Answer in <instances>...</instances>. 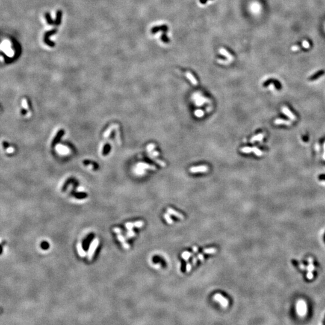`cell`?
Listing matches in <instances>:
<instances>
[{
	"label": "cell",
	"mask_w": 325,
	"mask_h": 325,
	"mask_svg": "<svg viewBox=\"0 0 325 325\" xmlns=\"http://www.w3.org/2000/svg\"><path fill=\"white\" fill-rule=\"evenodd\" d=\"M213 299L216 300V302L220 303L223 308H226L228 306V304H229L228 300L226 298H225V297L223 296L221 294H219V293H216V294H214V296H213Z\"/></svg>",
	"instance_id": "cell-1"
},
{
	"label": "cell",
	"mask_w": 325,
	"mask_h": 325,
	"mask_svg": "<svg viewBox=\"0 0 325 325\" xmlns=\"http://www.w3.org/2000/svg\"><path fill=\"white\" fill-rule=\"evenodd\" d=\"M208 170V168L206 166H199L198 167H192L190 169V172L191 173H204L206 172Z\"/></svg>",
	"instance_id": "cell-2"
},
{
	"label": "cell",
	"mask_w": 325,
	"mask_h": 325,
	"mask_svg": "<svg viewBox=\"0 0 325 325\" xmlns=\"http://www.w3.org/2000/svg\"><path fill=\"white\" fill-rule=\"evenodd\" d=\"M57 31V29H54V30H53L52 31H49V32H46V34H45V43H47L48 45H49V46H51V47H53L55 44H54V43H53V42H51V40H49L48 38H49V36H51V35H53V34L56 33Z\"/></svg>",
	"instance_id": "cell-3"
},
{
	"label": "cell",
	"mask_w": 325,
	"mask_h": 325,
	"mask_svg": "<svg viewBox=\"0 0 325 325\" xmlns=\"http://www.w3.org/2000/svg\"><path fill=\"white\" fill-rule=\"evenodd\" d=\"M160 30L162 31V32H167L168 30V27L167 25H161V26H157V27H154L152 28L151 30V32L152 34H155L156 32H158Z\"/></svg>",
	"instance_id": "cell-4"
},
{
	"label": "cell",
	"mask_w": 325,
	"mask_h": 325,
	"mask_svg": "<svg viewBox=\"0 0 325 325\" xmlns=\"http://www.w3.org/2000/svg\"><path fill=\"white\" fill-rule=\"evenodd\" d=\"M167 211H168V213H169L170 214H172V215L176 217L179 218V219H181V220L184 219V216L183 215V214H181V213H178V212H177V211H176L175 210H174L172 208H168V209H167Z\"/></svg>",
	"instance_id": "cell-5"
},
{
	"label": "cell",
	"mask_w": 325,
	"mask_h": 325,
	"mask_svg": "<svg viewBox=\"0 0 325 325\" xmlns=\"http://www.w3.org/2000/svg\"><path fill=\"white\" fill-rule=\"evenodd\" d=\"M282 111H283V113L285 114V115H287L288 117H289V118H290V119H291V120H296V117L294 116V114H292V113H291V111H290V110H289V109L287 107H282Z\"/></svg>",
	"instance_id": "cell-6"
},
{
	"label": "cell",
	"mask_w": 325,
	"mask_h": 325,
	"mask_svg": "<svg viewBox=\"0 0 325 325\" xmlns=\"http://www.w3.org/2000/svg\"><path fill=\"white\" fill-rule=\"evenodd\" d=\"M98 244V241L97 240H95V241L92 244L91 248H90L89 254V260H91L92 259V257L93 255V253L95 252V250L96 249V248L97 247Z\"/></svg>",
	"instance_id": "cell-7"
},
{
	"label": "cell",
	"mask_w": 325,
	"mask_h": 325,
	"mask_svg": "<svg viewBox=\"0 0 325 325\" xmlns=\"http://www.w3.org/2000/svg\"><path fill=\"white\" fill-rule=\"evenodd\" d=\"M325 74V71L324 70H320L319 71L317 72L316 73H315L314 74H313L310 78H309V80H311V81H313V80H317V78H320V76H321L322 75H323L324 74Z\"/></svg>",
	"instance_id": "cell-8"
},
{
	"label": "cell",
	"mask_w": 325,
	"mask_h": 325,
	"mask_svg": "<svg viewBox=\"0 0 325 325\" xmlns=\"http://www.w3.org/2000/svg\"><path fill=\"white\" fill-rule=\"evenodd\" d=\"M61 17H62V11L61 10H59L57 12V18L55 22H54V24H55L56 26H58V25H59L61 24Z\"/></svg>",
	"instance_id": "cell-9"
},
{
	"label": "cell",
	"mask_w": 325,
	"mask_h": 325,
	"mask_svg": "<svg viewBox=\"0 0 325 325\" xmlns=\"http://www.w3.org/2000/svg\"><path fill=\"white\" fill-rule=\"evenodd\" d=\"M186 76L187 77L189 78V80L191 81V83H192L193 85L194 86H197L198 85V81H196V80L195 78L192 75V74L190 72H187L186 73Z\"/></svg>",
	"instance_id": "cell-10"
},
{
	"label": "cell",
	"mask_w": 325,
	"mask_h": 325,
	"mask_svg": "<svg viewBox=\"0 0 325 325\" xmlns=\"http://www.w3.org/2000/svg\"><path fill=\"white\" fill-rule=\"evenodd\" d=\"M274 123H275V124H276V125H281V124H282V125H291V123L290 122V121L283 120V119H276V120H275V122H274Z\"/></svg>",
	"instance_id": "cell-11"
},
{
	"label": "cell",
	"mask_w": 325,
	"mask_h": 325,
	"mask_svg": "<svg viewBox=\"0 0 325 325\" xmlns=\"http://www.w3.org/2000/svg\"><path fill=\"white\" fill-rule=\"evenodd\" d=\"M264 134H262V133L258 134V135H255V136L253 137L250 139V142L254 143L255 142V141H261V140L263 139V137H264Z\"/></svg>",
	"instance_id": "cell-12"
},
{
	"label": "cell",
	"mask_w": 325,
	"mask_h": 325,
	"mask_svg": "<svg viewBox=\"0 0 325 325\" xmlns=\"http://www.w3.org/2000/svg\"><path fill=\"white\" fill-rule=\"evenodd\" d=\"M192 255H193V254H191V253L189 252H187V251H185V252H183V254H182V255H181V256H182V258H183L184 259L185 261H188V260H189V258H190V256H192Z\"/></svg>",
	"instance_id": "cell-13"
},
{
	"label": "cell",
	"mask_w": 325,
	"mask_h": 325,
	"mask_svg": "<svg viewBox=\"0 0 325 325\" xmlns=\"http://www.w3.org/2000/svg\"><path fill=\"white\" fill-rule=\"evenodd\" d=\"M217 252V249L214 248H208V249H205L203 250V253L205 254H215Z\"/></svg>",
	"instance_id": "cell-14"
},
{
	"label": "cell",
	"mask_w": 325,
	"mask_h": 325,
	"mask_svg": "<svg viewBox=\"0 0 325 325\" xmlns=\"http://www.w3.org/2000/svg\"><path fill=\"white\" fill-rule=\"evenodd\" d=\"M164 219H165V220H166L167 222L169 224H172L173 222V220L171 219V217H170L169 213H165L164 215Z\"/></svg>",
	"instance_id": "cell-15"
},
{
	"label": "cell",
	"mask_w": 325,
	"mask_h": 325,
	"mask_svg": "<svg viewBox=\"0 0 325 325\" xmlns=\"http://www.w3.org/2000/svg\"><path fill=\"white\" fill-rule=\"evenodd\" d=\"M252 152L257 156H261L263 155V152H261V151H260L258 148H256V147H253Z\"/></svg>",
	"instance_id": "cell-16"
},
{
	"label": "cell",
	"mask_w": 325,
	"mask_h": 325,
	"mask_svg": "<svg viewBox=\"0 0 325 325\" xmlns=\"http://www.w3.org/2000/svg\"><path fill=\"white\" fill-rule=\"evenodd\" d=\"M195 115L198 118H201L204 115V112L203 110L198 109L195 111Z\"/></svg>",
	"instance_id": "cell-17"
},
{
	"label": "cell",
	"mask_w": 325,
	"mask_h": 325,
	"mask_svg": "<svg viewBox=\"0 0 325 325\" xmlns=\"http://www.w3.org/2000/svg\"><path fill=\"white\" fill-rule=\"evenodd\" d=\"M241 152L243 153H245V154H249V153L252 152V148H250V147H244V148H241Z\"/></svg>",
	"instance_id": "cell-18"
},
{
	"label": "cell",
	"mask_w": 325,
	"mask_h": 325,
	"mask_svg": "<svg viewBox=\"0 0 325 325\" xmlns=\"http://www.w3.org/2000/svg\"><path fill=\"white\" fill-rule=\"evenodd\" d=\"M166 33V32H163L161 37V39L164 43H169L170 40H169V39L168 38Z\"/></svg>",
	"instance_id": "cell-19"
},
{
	"label": "cell",
	"mask_w": 325,
	"mask_h": 325,
	"mask_svg": "<svg viewBox=\"0 0 325 325\" xmlns=\"http://www.w3.org/2000/svg\"><path fill=\"white\" fill-rule=\"evenodd\" d=\"M40 247L43 250H46V249H48L49 248V244L46 241H43L40 244Z\"/></svg>",
	"instance_id": "cell-20"
},
{
	"label": "cell",
	"mask_w": 325,
	"mask_h": 325,
	"mask_svg": "<svg viewBox=\"0 0 325 325\" xmlns=\"http://www.w3.org/2000/svg\"><path fill=\"white\" fill-rule=\"evenodd\" d=\"M46 19H47L48 23L49 24L52 25V24H53L54 23V22H53V19H52L51 18V16H50V15H49V13H47L46 14Z\"/></svg>",
	"instance_id": "cell-21"
},
{
	"label": "cell",
	"mask_w": 325,
	"mask_h": 325,
	"mask_svg": "<svg viewBox=\"0 0 325 325\" xmlns=\"http://www.w3.org/2000/svg\"><path fill=\"white\" fill-rule=\"evenodd\" d=\"M22 107L24 108L27 109V110L28 108L27 101V100L25 99V98H24V99H23L22 101Z\"/></svg>",
	"instance_id": "cell-22"
},
{
	"label": "cell",
	"mask_w": 325,
	"mask_h": 325,
	"mask_svg": "<svg viewBox=\"0 0 325 325\" xmlns=\"http://www.w3.org/2000/svg\"><path fill=\"white\" fill-rule=\"evenodd\" d=\"M144 225V222L143 221H139V222H136L134 223V226L137 228H140L142 227Z\"/></svg>",
	"instance_id": "cell-23"
},
{
	"label": "cell",
	"mask_w": 325,
	"mask_h": 325,
	"mask_svg": "<svg viewBox=\"0 0 325 325\" xmlns=\"http://www.w3.org/2000/svg\"><path fill=\"white\" fill-rule=\"evenodd\" d=\"M92 237H93V234H91V235H89V237H88L87 238L86 240H85V241H84V247H87V246L88 244H89V241H90V240H91V238H92Z\"/></svg>",
	"instance_id": "cell-24"
},
{
	"label": "cell",
	"mask_w": 325,
	"mask_h": 325,
	"mask_svg": "<svg viewBox=\"0 0 325 325\" xmlns=\"http://www.w3.org/2000/svg\"><path fill=\"white\" fill-rule=\"evenodd\" d=\"M15 149L13 147H9L6 149V151L9 154H11V153H13L15 152Z\"/></svg>",
	"instance_id": "cell-25"
},
{
	"label": "cell",
	"mask_w": 325,
	"mask_h": 325,
	"mask_svg": "<svg viewBox=\"0 0 325 325\" xmlns=\"http://www.w3.org/2000/svg\"><path fill=\"white\" fill-rule=\"evenodd\" d=\"M197 258H198V260H199L200 261H203L204 260V258H204V255H203V254H198Z\"/></svg>",
	"instance_id": "cell-26"
},
{
	"label": "cell",
	"mask_w": 325,
	"mask_h": 325,
	"mask_svg": "<svg viewBox=\"0 0 325 325\" xmlns=\"http://www.w3.org/2000/svg\"><path fill=\"white\" fill-rule=\"evenodd\" d=\"M191 270V264H190V263H188L186 265V271H187V272H189V271H190Z\"/></svg>",
	"instance_id": "cell-27"
},
{
	"label": "cell",
	"mask_w": 325,
	"mask_h": 325,
	"mask_svg": "<svg viewBox=\"0 0 325 325\" xmlns=\"http://www.w3.org/2000/svg\"><path fill=\"white\" fill-rule=\"evenodd\" d=\"M220 52H221V53H222L223 54H224V55H226V56L228 57H229L230 56V55H229V53H228V52L226 51V50H225V49H222L221 50H220Z\"/></svg>",
	"instance_id": "cell-28"
},
{
	"label": "cell",
	"mask_w": 325,
	"mask_h": 325,
	"mask_svg": "<svg viewBox=\"0 0 325 325\" xmlns=\"http://www.w3.org/2000/svg\"><path fill=\"white\" fill-rule=\"evenodd\" d=\"M135 235V233H134L133 231H130L128 233V234H127V236L128 237H134Z\"/></svg>",
	"instance_id": "cell-29"
},
{
	"label": "cell",
	"mask_w": 325,
	"mask_h": 325,
	"mask_svg": "<svg viewBox=\"0 0 325 325\" xmlns=\"http://www.w3.org/2000/svg\"><path fill=\"white\" fill-rule=\"evenodd\" d=\"M154 147H155V145H153V144H151V145H149V146H148V151H151L152 150V149H154Z\"/></svg>",
	"instance_id": "cell-30"
},
{
	"label": "cell",
	"mask_w": 325,
	"mask_h": 325,
	"mask_svg": "<svg viewBox=\"0 0 325 325\" xmlns=\"http://www.w3.org/2000/svg\"><path fill=\"white\" fill-rule=\"evenodd\" d=\"M192 263H193V265H196V263H197V258L196 257H195V256H194L193 258V260H192Z\"/></svg>",
	"instance_id": "cell-31"
},
{
	"label": "cell",
	"mask_w": 325,
	"mask_h": 325,
	"mask_svg": "<svg viewBox=\"0 0 325 325\" xmlns=\"http://www.w3.org/2000/svg\"><path fill=\"white\" fill-rule=\"evenodd\" d=\"M3 252V245L2 244H0V255H2Z\"/></svg>",
	"instance_id": "cell-32"
},
{
	"label": "cell",
	"mask_w": 325,
	"mask_h": 325,
	"mask_svg": "<svg viewBox=\"0 0 325 325\" xmlns=\"http://www.w3.org/2000/svg\"><path fill=\"white\" fill-rule=\"evenodd\" d=\"M118 238L120 241H121L122 242H124V239L123 238V237L122 235H118Z\"/></svg>",
	"instance_id": "cell-33"
},
{
	"label": "cell",
	"mask_w": 325,
	"mask_h": 325,
	"mask_svg": "<svg viewBox=\"0 0 325 325\" xmlns=\"http://www.w3.org/2000/svg\"><path fill=\"white\" fill-rule=\"evenodd\" d=\"M193 250L194 252H195V253L198 252V248H197V247H196V246H194L193 248Z\"/></svg>",
	"instance_id": "cell-34"
},
{
	"label": "cell",
	"mask_w": 325,
	"mask_h": 325,
	"mask_svg": "<svg viewBox=\"0 0 325 325\" xmlns=\"http://www.w3.org/2000/svg\"><path fill=\"white\" fill-rule=\"evenodd\" d=\"M303 45H304V46H305V47H306V48L308 47V46H309L308 43L307 42H306V41H305L303 42Z\"/></svg>",
	"instance_id": "cell-35"
},
{
	"label": "cell",
	"mask_w": 325,
	"mask_h": 325,
	"mask_svg": "<svg viewBox=\"0 0 325 325\" xmlns=\"http://www.w3.org/2000/svg\"><path fill=\"white\" fill-rule=\"evenodd\" d=\"M207 1V0H200V2L202 4H205Z\"/></svg>",
	"instance_id": "cell-36"
},
{
	"label": "cell",
	"mask_w": 325,
	"mask_h": 325,
	"mask_svg": "<svg viewBox=\"0 0 325 325\" xmlns=\"http://www.w3.org/2000/svg\"><path fill=\"white\" fill-rule=\"evenodd\" d=\"M153 154H154L155 156H158L159 154L157 151H154V152H153Z\"/></svg>",
	"instance_id": "cell-37"
},
{
	"label": "cell",
	"mask_w": 325,
	"mask_h": 325,
	"mask_svg": "<svg viewBox=\"0 0 325 325\" xmlns=\"http://www.w3.org/2000/svg\"><path fill=\"white\" fill-rule=\"evenodd\" d=\"M324 149H325V152H324V154H323V158L325 160V145H324Z\"/></svg>",
	"instance_id": "cell-38"
},
{
	"label": "cell",
	"mask_w": 325,
	"mask_h": 325,
	"mask_svg": "<svg viewBox=\"0 0 325 325\" xmlns=\"http://www.w3.org/2000/svg\"><path fill=\"white\" fill-rule=\"evenodd\" d=\"M324 240H325V237H324Z\"/></svg>",
	"instance_id": "cell-39"
}]
</instances>
